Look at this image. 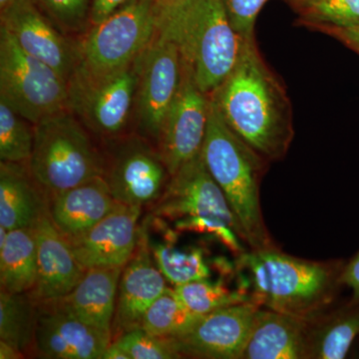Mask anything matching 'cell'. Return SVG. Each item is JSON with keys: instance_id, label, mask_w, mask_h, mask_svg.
I'll list each match as a JSON object with an SVG mask.
<instances>
[{"instance_id": "obj_40", "label": "cell", "mask_w": 359, "mask_h": 359, "mask_svg": "<svg viewBox=\"0 0 359 359\" xmlns=\"http://www.w3.org/2000/svg\"><path fill=\"white\" fill-rule=\"evenodd\" d=\"M15 0H0V11H4L7 7L11 6Z\"/></svg>"}, {"instance_id": "obj_12", "label": "cell", "mask_w": 359, "mask_h": 359, "mask_svg": "<svg viewBox=\"0 0 359 359\" xmlns=\"http://www.w3.org/2000/svg\"><path fill=\"white\" fill-rule=\"evenodd\" d=\"M148 211L156 218L174 223L186 218L219 219L230 224L241 238L235 215L223 191L205 167L202 154L186 163L171 176L164 193Z\"/></svg>"}, {"instance_id": "obj_37", "label": "cell", "mask_w": 359, "mask_h": 359, "mask_svg": "<svg viewBox=\"0 0 359 359\" xmlns=\"http://www.w3.org/2000/svg\"><path fill=\"white\" fill-rule=\"evenodd\" d=\"M190 0H153L159 15L173 13Z\"/></svg>"}, {"instance_id": "obj_7", "label": "cell", "mask_w": 359, "mask_h": 359, "mask_svg": "<svg viewBox=\"0 0 359 359\" xmlns=\"http://www.w3.org/2000/svg\"><path fill=\"white\" fill-rule=\"evenodd\" d=\"M153 0H134L100 23L90 26L78 43V67L103 74L126 67L148 48L157 32Z\"/></svg>"}, {"instance_id": "obj_11", "label": "cell", "mask_w": 359, "mask_h": 359, "mask_svg": "<svg viewBox=\"0 0 359 359\" xmlns=\"http://www.w3.org/2000/svg\"><path fill=\"white\" fill-rule=\"evenodd\" d=\"M178 94L161 131L157 149L173 176L186 163L202 154L209 123L211 97L198 87L192 68L183 59Z\"/></svg>"}, {"instance_id": "obj_24", "label": "cell", "mask_w": 359, "mask_h": 359, "mask_svg": "<svg viewBox=\"0 0 359 359\" xmlns=\"http://www.w3.org/2000/svg\"><path fill=\"white\" fill-rule=\"evenodd\" d=\"M359 337V302L349 299L327 320L309 330L308 358L344 359Z\"/></svg>"}, {"instance_id": "obj_38", "label": "cell", "mask_w": 359, "mask_h": 359, "mask_svg": "<svg viewBox=\"0 0 359 359\" xmlns=\"http://www.w3.org/2000/svg\"><path fill=\"white\" fill-rule=\"evenodd\" d=\"M26 356L18 347L13 346L8 342L0 340V358L1 359H20Z\"/></svg>"}, {"instance_id": "obj_33", "label": "cell", "mask_w": 359, "mask_h": 359, "mask_svg": "<svg viewBox=\"0 0 359 359\" xmlns=\"http://www.w3.org/2000/svg\"><path fill=\"white\" fill-rule=\"evenodd\" d=\"M231 25L243 37L254 39L255 25L268 0H219Z\"/></svg>"}, {"instance_id": "obj_30", "label": "cell", "mask_w": 359, "mask_h": 359, "mask_svg": "<svg viewBox=\"0 0 359 359\" xmlns=\"http://www.w3.org/2000/svg\"><path fill=\"white\" fill-rule=\"evenodd\" d=\"M304 25L314 27L359 25V0H287Z\"/></svg>"}, {"instance_id": "obj_22", "label": "cell", "mask_w": 359, "mask_h": 359, "mask_svg": "<svg viewBox=\"0 0 359 359\" xmlns=\"http://www.w3.org/2000/svg\"><path fill=\"white\" fill-rule=\"evenodd\" d=\"M123 268L87 269L76 287L56 301L90 327L112 339L118 285Z\"/></svg>"}, {"instance_id": "obj_6", "label": "cell", "mask_w": 359, "mask_h": 359, "mask_svg": "<svg viewBox=\"0 0 359 359\" xmlns=\"http://www.w3.org/2000/svg\"><path fill=\"white\" fill-rule=\"evenodd\" d=\"M137 83L138 59L103 74H92L76 66L68 80V109L101 141L119 138L128 134Z\"/></svg>"}, {"instance_id": "obj_25", "label": "cell", "mask_w": 359, "mask_h": 359, "mask_svg": "<svg viewBox=\"0 0 359 359\" xmlns=\"http://www.w3.org/2000/svg\"><path fill=\"white\" fill-rule=\"evenodd\" d=\"M39 304L29 292L11 294L0 290V340L32 355Z\"/></svg>"}, {"instance_id": "obj_39", "label": "cell", "mask_w": 359, "mask_h": 359, "mask_svg": "<svg viewBox=\"0 0 359 359\" xmlns=\"http://www.w3.org/2000/svg\"><path fill=\"white\" fill-rule=\"evenodd\" d=\"M102 359H131L129 354L122 348L121 346H118L116 342L112 341L109 346L106 348L105 353L103 354Z\"/></svg>"}, {"instance_id": "obj_18", "label": "cell", "mask_w": 359, "mask_h": 359, "mask_svg": "<svg viewBox=\"0 0 359 359\" xmlns=\"http://www.w3.org/2000/svg\"><path fill=\"white\" fill-rule=\"evenodd\" d=\"M37 242V278L32 292L37 302L56 301L69 294L86 269L78 262L69 241L46 214L35 224Z\"/></svg>"}, {"instance_id": "obj_21", "label": "cell", "mask_w": 359, "mask_h": 359, "mask_svg": "<svg viewBox=\"0 0 359 359\" xmlns=\"http://www.w3.org/2000/svg\"><path fill=\"white\" fill-rule=\"evenodd\" d=\"M49 212V196L28 163L0 162V226L32 228Z\"/></svg>"}, {"instance_id": "obj_19", "label": "cell", "mask_w": 359, "mask_h": 359, "mask_svg": "<svg viewBox=\"0 0 359 359\" xmlns=\"http://www.w3.org/2000/svg\"><path fill=\"white\" fill-rule=\"evenodd\" d=\"M311 320L261 308L241 359H308Z\"/></svg>"}, {"instance_id": "obj_35", "label": "cell", "mask_w": 359, "mask_h": 359, "mask_svg": "<svg viewBox=\"0 0 359 359\" xmlns=\"http://www.w3.org/2000/svg\"><path fill=\"white\" fill-rule=\"evenodd\" d=\"M341 283L351 290V301L359 302V250L344 264Z\"/></svg>"}, {"instance_id": "obj_27", "label": "cell", "mask_w": 359, "mask_h": 359, "mask_svg": "<svg viewBox=\"0 0 359 359\" xmlns=\"http://www.w3.org/2000/svg\"><path fill=\"white\" fill-rule=\"evenodd\" d=\"M249 285L241 283L237 290H231L222 278L218 280H195L173 287L179 299L189 311L197 316H205L217 309L252 301L248 292Z\"/></svg>"}, {"instance_id": "obj_8", "label": "cell", "mask_w": 359, "mask_h": 359, "mask_svg": "<svg viewBox=\"0 0 359 359\" xmlns=\"http://www.w3.org/2000/svg\"><path fill=\"white\" fill-rule=\"evenodd\" d=\"M0 97L33 125L68 108L67 80L58 71L23 51L1 26Z\"/></svg>"}, {"instance_id": "obj_10", "label": "cell", "mask_w": 359, "mask_h": 359, "mask_svg": "<svg viewBox=\"0 0 359 359\" xmlns=\"http://www.w3.org/2000/svg\"><path fill=\"white\" fill-rule=\"evenodd\" d=\"M183 56L172 37L157 28L148 48L138 58L135 95L136 133L157 147L161 131L183 78Z\"/></svg>"}, {"instance_id": "obj_5", "label": "cell", "mask_w": 359, "mask_h": 359, "mask_svg": "<svg viewBox=\"0 0 359 359\" xmlns=\"http://www.w3.org/2000/svg\"><path fill=\"white\" fill-rule=\"evenodd\" d=\"M28 166L50 199L56 194L102 176V151L94 144L86 127L66 108L34 125V144Z\"/></svg>"}, {"instance_id": "obj_29", "label": "cell", "mask_w": 359, "mask_h": 359, "mask_svg": "<svg viewBox=\"0 0 359 359\" xmlns=\"http://www.w3.org/2000/svg\"><path fill=\"white\" fill-rule=\"evenodd\" d=\"M34 144V125L0 97V161L28 163Z\"/></svg>"}, {"instance_id": "obj_23", "label": "cell", "mask_w": 359, "mask_h": 359, "mask_svg": "<svg viewBox=\"0 0 359 359\" xmlns=\"http://www.w3.org/2000/svg\"><path fill=\"white\" fill-rule=\"evenodd\" d=\"M37 278V242L34 226L8 231L0 247V287L11 294L30 292Z\"/></svg>"}, {"instance_id": "obj_15", "label": "cell", "mask_w": 359, "mask_h": 359, "mask_svg": "<svg viewBox=\"0 0 359 359\" xmlns=\"http://www.w3.org/2000/svg\"><path fill=\"white\" fill-rule=\"evenodd\" d=\"M149 218L142 222L133 256L123 268L118 285L112 341L141 328L144 314L167 290L168 282L155 263L148 233Z\"/></svg>"}, {"instance_id": "obj_2", "label": "cell", "mask_w": 359, "mask_h": 359, "mask_svg": "<svg viewBox=\"0 0 359 359\" xmlns=\"http://www.w3.org/2000/svg\"><path fill=\"white\" fill-rule=\"evenodd\" d=\"M342 262L306 261L276 247L250 250L238 257L252 287V299L262 308L311 320L337 297Z\"/></svg>"}, {"instance_id": "obj_9", "label": "cell", "mask_w": 359, "mask_h": 359, "mask_svg": "<svg viewBox=\"0 0 359 359\" xmlns=\"http://www.w3.org/2000/svg\"><path fill=\"white\" fill-rule=\"evenodd\" d=\"M102 143V177L114 199L150 209L171 178L157 147L136 132Z\"/></svg>"}, {"instance_id": "obj_16", "label": "cell", "mask_w": 359, "mask_h": 359, "mask_svg": "<svg viewBox=\"0 0 359 359\" xmlns=\"http://www.w3.org/2000/svg\"><path fill=\"white\" fill-rule=\"evenodd\" d=\"M32 355L44 359H102L112 339L57 301L39 302Z\"/></svg>"}, {"instance_id": "obj_1", "label": "cell", "mask_w": 359, "mask_h": 359, "mask_svg": "<svg viewBox=\"0 0 359 359\" xmlns=\"http://www.w3.org/2000/svg\"><path fill=\"white\" fill-rule=\"evenodd\" d=\"M224 122L268 162L282 159L294 138L292 105L282 83L248 40L233 72L211 94Z\"/></svg>"}, {"instance_id": "obj_4", "label": "cell", "mask_w": 359, "mask_h": 359, "mask_svg": "<svg viewBox=\"0 0 359 359\" xmlns=\"http://www.w3.org/2000/svg\"><path fill=\"white\" fill-rule=\"evenodd\" d=\"M158 28L179 45L208 95L233 72L250 40L233 28L219 0H190L173 13L158 14Z\"/></svg>"}, {"instance_id": "obj_34", "label": "cell", "mask_w": 359, "mask_h": 359, "mask_svg": "<svg viewBox=\"0 0 359 359\" xmlns=\"http://www.w3.org/2000/svg\"><path fill=\"white\" fill-rule=\"evenodd\" d=\"M134 0H91L90 26L98 25Z\"/></svg>"}, {"instance_id": "obj_32", "label": "cell", "mask_w": 359, "mask_h": 359, "mask_svg": "<svg viewBox=\"0 0 359 359\" xmlns=\"http://www.w3.org/2000/svg\"><path fill=\"white\" fill-rule=\"evenodd\" d=\"M42 13L65 34L90 26L91 0H35Z\"/></svg>"}, {"instance_id": "obj_14", "label": "cell", "mask_w": 359, "mask_h": 359, "mask_svg": "<svg viewBox=\"0 0 359 359\" xmlns=\"http://www.w3.org/2000/svg\"><path fill=\"white\" fill-rule=\"evenodd\" d=\"M1 27L26 53L39 59L66 80L79 62L78 44L71 42L37 6L35 0H15L0 11Z\"/></svg>"}, {"instance_id": "obj_31", "label": "cell", "mask_w": 359, "mask_h": 359, "mask_svg": "<svg viewBox=\"0 0 359 359\" xmlns=\"http://www.w3.org/2000/svg\"><path fill=\"white\" fill-rule=\"evenodd\" d=\"M113 341L121 346L131 359L183 358L173 339L156 337L142 328L126 332Z\"/></svg>"}, {"instance_id": "obj_13", "label": "cell", "mask_w": 359, "mask_h": 359, "mask_svg": "<svg viewBox=\"0 0 359 359\" xmlns=\"http://www.w3.org/2000/svg\"><path fill=\"white\" fill-rule=\"evenodd\" d=\"M261 308L252 299L217 309L173 339L183 358L241 359Z\"/></svg>"}, {"instance_id": "obj_17", "label": "cell", "mask_w": 359, "mask_h": 359, "mask_svg": "<svg viewBox=\"0 0 359 359\" xmlns=\"http://www.w3.org/2000/svg\"><path fill=\"white\" fill-rule=\"evenodd\" d=\"M143 211L119 203L95 226L69 240L78 262L86 269L123 268L136 249Z\"/></svg>"}, {"instance_id": "obj_26", "label": "cell", "mask_w": 359, "mask_h": 359, "mask_svg": "<svg viewBox=\"0 0 359 359\" xmlns=\"http://www.w3.org/2000/svg\"><path fill=\"white\" fill-rule=\"evenodd\" d=\"M150 248L156 264L172 287L211 278L212 266L204 248L178 249L170 241L150 242Z\"/></svg>"}, {"instance_id": "obj_20", "label": "cell", "mask_w": 359, "mask_h": 359, "mask_svg": "<svg viewBox=\"0 0 359 359\" xmlns=\"http://www.w3.org/2000/svg\"><path fill=\"white\" fill-rule=\"evenodd\" d=\"M119 204L102 176L52 196L49 215L68 241L95 226Z\"/></svg>"}, {"instance_id": "obj_28", "label": "cell", "mask_w": 359, "mask_h": 359, "mask_svg": "<svg viewBox=\"0 0 359 359\" xmlns=\"http://www.w3.org/2000/svg\"><path fill=\"white\" fill-rule=\"evenodd\" d=\"M199 318L184 306L173 287H168L149 306L141 328L156 337L177 339L185 334Z\"/></svg>"}, {"instance_id": "obj_3", "label": "cell", "mask_w": 359, "mask_h": 359, "mask_svg": "<svg viewBox=\"0 0 359 359\" xmlns=\"http://www.w3.org/2000/svg\"><path fill=\"white\" fill-rule=\"evenodd\" d=\"M202 157L235 215L245 245L250 250L275 247L264 224L259 194L269 162L231 131L212 98Z\"/></svg>"}, {"instance_id": "obj_36", "label": "cell", "mask_w": 359, "mask_h": 359, "mask_svg": "<svg viewBox=\"0 0 359 359\" xmlns=\"http://www.w3.org/2000/svg\"><path fill=\"white\" fill-rule=\"evenodd\" d=\"M318 29L332 35L359 54V25L351 27H320Z\"/></svg>"}]
</instances>
